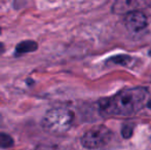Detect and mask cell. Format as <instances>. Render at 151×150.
Returning a JSON list of instances; mask_svg holds the SVG:
<instances>
[{"label":"cell","instance_id":"cell-1","mask_svg":"<svg viewBox=\"0 0 151 150\" xmlns=\"http://www.w3.org/2000/svg\"><path fill=\"white\" fill-rule=\"evenodd\" d=\"M148 92L137 86L119 90L109 98L99 101V111L104 116H131L139 112L145 105Z\"/></svg>","mask_w":151,"mask_h":150},{"label":"cell","instance_id":"cell-2","mask_svg":"<svg viewBox=\"0 0 151 150\" xmlns=\"http://www.w3.org/2000/svg\"><path fill=\"white\" fill-rule=\"evenodd\" d=\"M74 121V113L66 107H55L44 114L42 126L52 134L61 135L71 128Z\"/></svg>","mask_w":151,"mask_h":150},{"label":"cell","instance_id":"cell-3","mask_svg":"<svg viewBox=\"0 0 151 150\" xmlns=\"http://www.w3.org/2000/svg\"><path fill=\"white\" fill-rule=\"evenodd\" d=\"M113 138V133L104 124H98L88 130L81 137V145L88 149H100L107 146Z\"/></svg>","mask_w":151,"mask_h":150},{"label":"cell","instance_id":"cell-4","mask_svg":"<svg viewBox=\"0 0 151 150\" xmlns=\"http://www.w3.org/2000/svg\"><path fill=\"white\" fill-rule=\"evenodd\" d=\"M124 25L127 30L131 32H140L147 27V17L142 10H133L125 14Z\"/></svg>","mask_w":151,"mask_h":150},{"label":"cell","instance_id":"cell-5","mask_svg":"<svg viewBox=\"0 0 151 150\" xmlns=\"http://www.w3.org/2000/svg\"><path fill=\"white\" fill-rule=\"evenodd\" d=\"M141 4V2L137 1H132V0H127V1H123V0H119V1H116L115 3L112 6V11L114 14H125L127 12H131L133 10H138V6Z\"/></svg>","mask_w":151,"mask_h":150},{"label":"cell","instance_id":"cell-6","mask_svg":"<svg viewBox=\"0 0 151 150\" xmlns=\"http://www.w3.org/2000/svg\"><path fill=\"white\" fill-rule=\"evenodd\" d=\"M38 47V44L36 41L33 40H25L22 41L16 46V55L20 56V55L28 54V52H35Z\"/></svg>","mask_w":151,"mask_h":150},{"label":"cell","instance_id":"cell-7","mask_svg":"<svg viewBox=\"0 0 151 150\" xmlns=\"http://www.w3.org/2000/svg\"><path fill=\"white\" fill-rule=\"evenodd\" d=\"M107 62H111V63H113V64L127 67L133 62V58H132L131 56H127V55H117V56L109 58L107 60Z\"/></svg>","mask_w":151,"mask_h":150},{"label":"cell","instance_id":"cell-8","mask_svg":"<svg viewBox=\"0 0 151 150\" xmlns=\"http://www.w3.org/2000/svg\"><path fill=\"white\" fill-rule=\"evenodd\" d=\"M14 146V139L9 135L0 132V148H10Z\"/></svg>","mask_w":151,"mask_h":150},{"label":"cell","instance_id":"cell-9","mask_svg":"<svg viewBox=\"0 0 151 150\" xmlns=\"http://www.w3.org/2000/svg\"><path fill=\"white\" fill-rule=\"evenodd\" d=\"M134 128L135 124L134 123H123L121 126V135L124 139H129L133 136Z\"/></svg>","mask_w":151,"mask_h":150},{"label":"cell","instance_id":"cell-10","mask_svg":"<svg viewBox=\"0 0 151 150\" xmlns=\"http://www.w3.org/2000/svg\"><path fill=\"white\" fill-rule=\"evenodd\" d=\"M4 52V45L0 42V52Z\"/></svg>","mask_w":151,"mask_h":150},{"label":"cell","instance_id":"cell-11","mask_svg":"<svg viewBox=\"0 0 151 150\" xmlns=\"http://www.w3.org/2000/svg\"><path fill=\"white\" fill-rule=\"evenodd\" d=\"M147 107L150 109V111H151V100H149V101L147 102Z\"/></svg>","mask_w":151,"mask_h":150},{"label":"cell","instance_id":"cell-12","mask_svg":"<svg viewBox=\"0 0 151 150\" xmlns=\"http://www.w3.org/2000/svg\"><path fill=\"white\" fill-rule=\"evenodd\" d=\"M148 55H149V56H151V50H149V52H148Z\"/></svg>","mask_w":151,"mask_h":150},{"label":"cell","instance_id":"cell-13","mask_svg":"<svg viewBox=\"0 0 151 150\" xmlns=\"http://www.w3.org/2000/svg\"><path fill=\"white\" fill-rule=\"evenodd\" d=\"M1 120H2V118H1V114H0V122H1Z\"/></svg>","mask_w":151,"mask_h":150},{"label":"cell","instance_id":"cell-14","mask_svg":"<svg viewBox=\"0 0 151 150\" xmlns=\"http://www.w3.org/2000/svg\"><path fill=\"white\" fill-rule=\"evenodd\" d=\"M0 34H1V29H0Z\"/></svg>","mask_w":151,"mask_h":150},{"label":"cell","instance_id":"cell-15","mask_svg":"<svg viewBox=\"0 0 151 150\" xmlns=\"http://www.w3.org/2000/svg\"><path fill=\"white\" fill-rule=\"evenodd\" d=\"M150 139H151V138H150Z\"/></svg>","mask_w":151,"mask_h":150}]
</instances>
